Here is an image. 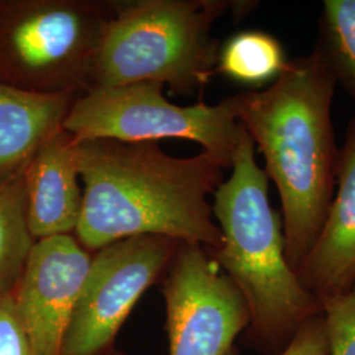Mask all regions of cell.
<instances>
[{
	"label": "cell",
	"instance_id": "1",
	"mask_svg": "<svg viewBox=\"0 0 355 355\" xmlns=\"http://www.w3.org/2000/svg\"><path fill=\"white\" fill-rule=\"evenodd\" d=\"M83 208L74 237L89 253L136 236L223 245L208 195L224 182V165L202 152L168 155L155 141H76Z\"/></svg>",
	"mask_w": 355,
	"mask_h": 355
},
{
	"label": "cell",
	"instance_id": "2",
	"mask_svg": "<svg viewBox=\"0 0 355 355\" xmlns=\"http://www.w3.org/2000/svg\"><path fill=\"white\" fill-rule=\"evenodd\" d=\"M337 80L316 49L267 89L239 94V119L279 191L286 257L297 274L324 227L340 149L330 117Z\"/></svg>",
	"mask_w": 355,
	"mask_h": 355
},
{
	"label": "cell",
	"instance_id": "3",
	"mask_svg": "<svg viewBox=\"0 0 355 355\" xmlns=\"http://www.w3.org/2000/svg\"><path fill=\"white\" fill-rule=\"evenodd\" d=\"M232 170L212 205L223 245L208 253L248 304V346L261 354L279 355L305 321L322 313L321 302L287 261L282 217L270 204L268 178L255 162L246 129Z\"/></svg>",
	"mask_w": 355,
	"mask_h": 355
},
{
	"label": "cell",
	"instance_id": "4",
	"mask_svg": "<svg viewBox=\"0 0 355 355\" xmlns=\"http://www.w3.org/2000/svg\"><path fill=\"white\" fill-rule=\"evenodd\" d=\"M255 1H117L96 54L89 89L157 82L173 94L195 95L216 74L221 44L212 35L228 11H252ZM87 91V92H89Z\"/></svg>",
	"mask_w": 355,
	"mask_h": 355
},
{
	"label": "cell",
	"instance_id": "5",
	"mask_svg": "<svg viewBox=\"0 0 355 355\" xmlns=\"http://www.w3.org/2000/svg\"><path fill=\"white\" fill-rule=\"evenodd\" d=\"M117 1L36 0L0 11V82L82 95Z\"/></svg>",
	"mask_w": 355,
	"mask_h": 355
},
{
	"label": "cell",
	"instance_id": "6",
	"mask_svg": "<svg viewBox=\"0 0 355 355\" xmlns=\"http://www.w3.org/2000/svg\"><path fill=\"white\" fill-rule=\"evenodd\" d=\"M162 89L164 85L157 82L91 89L76 98L64 129L76 141L184 139L202 145L203 152L225 168L232 167L245 133L239 119V94L216 105L180 107L168 102Z\"/></svg>",
	"mask_w": 355,
	"mask_h": 355
},
{
	"label": "cell",
	"instance_id": "7",
	"mask_svg": "<svg viewBox=\"0 0 355 355\" xmlns=\"http://www.w3.org/2000/svg\"><path fill=\"white\" fill-rule=\"evenodd\" d=\"M180 242L164 236H136L92 253L61 355L110 352L133 306L168 268Z\"/></svg>",
	"mask_w": 355,
	"mask_h": 355
},
{
	"label": "cell",
	"instance_id": "8",
	"mask_svg": "<svg viewBox=\"0 0 355 355\" xmlns=\"http://www.w3.org/2000/svg\"><path fill=\"white\" fill-rule=\"evenodd\" d=\"M162 293L168 355H227L250 322L240 290L196 242H180Z\"/></svg>",
	"mask_w": 355,
	"mask_h": 355
},
{
	"label": "cell",
	"instance_id": "9",
	"mask_svg": "<svg viewBox=\"0 0 355 355\" xmlns=\"http://www.w3.org/2000/svg\"><path fill=\"white\" fill-rule=\"evenodd\" d=\"M91 258L73 234L35 242L13 292L32 355H61Z\"/></svg>",
	"mask_w": 355,
	"mask_h": 355
},
{
	"label": "cell",
	"instance_id": "10",
	"mask_svg": "<svg viewBox=\"0 0 355 355\" xmlns=\"http://www.w3.org/2000/svg\"><path fill=\"white\" fill-rule=\"evenodd\" d=\"M336 182L324 227L297 270L318 300L343 295L355 283V117L338 153Z\"/></svg>",
	"mask_w": 355,
	"mask_h": 355
},
{
	"label": "cell",
	"instance_id": "11",
	"mask_svg": "<svg viewBox=\"0 0 355 355\" xmlns=\"http://www.w3.org/2000/svg\"><path fill=\"white\" fill-rule=\"evenodd\" d=\"M79 177L76 139L62 129L24 171L26 224L35 241L76 232L83 208Z\"/></svg>",
	"mask_w": 355,
	"mask_h": 355
},
{
	"label": "cell",
	"instance_id": "12",
	"mask_svg": "<svg viewBox=\"0 0 355 355\" xmlns=\"http://www.w3.org/2000/svg\"><path fill=\"white\" fill-rule=\"evenodd\" d=\"M79 95H46L0 82V180L23 170L38 149L64 129Z\"/></svg>",
	"mask_w": 355,
	"mask_h": 355
},
{
	"label": "cell",
	"instance_id": "13",
	"mask_svg": "<svg viewBox=\"0 0 355 355\" xmlns=\"http://www.w3.org/2000/svg\"><path fill=\"white\" fill-rule=\"evenodd\" d=\"M287 60L279 41L262 31H243L221 46L216 73L253 87L272 83L283 73Z\"/></svg>",
	"mask_w": 355,
	"mask_h": 355
},
{
	"label": "cell",
	"instance_id": "14",
	"mask_svg": "<svg viewBox=\"0 0 355 355\" xmlns=\"http://www.w3.org/2000/svg\"><path fill=\"white\" fill-rule=\"evenodd\" d=\"M24 171L0 180V293L15 292L36 242L26 224Z\"/></svg>",
	"mask_w": 355,
	"mask_h": 355
},
{
	"label": "cell",
	"instance_id": "15",
	"mask_svg": "<svg viewBox=\"0 0 355 355\" xmlns=\"http://www.w3.org/2000/svg\"><path fill=\"white\" fill-rule=\"evenodd\" d=\"M316 51L355 102V0H325Z\"/></svg>",
	"mask_w": 355,
	"mask_h": 355
},
{
	"label": "cell",
	"instance_id": "16",
	"mask_svg": "<svg viewBox=\"0 0 355 355\" xmlns=\"http://www.w3.org/2000/svg\"><path fill=\"white\" fill-rule=\"evenodd\" d=\"M321 302L329 355H355V283L343 295Z\"/></svg>",
	"mask_w": 355,
	"mask_h": 355
},
{
	"label": "cell",
	"instance_id": "17",
	"mask_svg": "<svg viewBox=\"0 0 355 355\" xmlns=\"http://www.w3.org/2000/svg\"><path fill=\"white\" fill-rule=\"evenodd\" d=\"M0 355H32L13 293H0Z\"/></svg>",
	"mask_w": 355,
	"mask_h": 355
},
{
	"label": "cell",
	"instance_id": "18",
	"mask_svg": "<svg viewBox=\"0 0 355 355\" xmlns=\"http://www.w3.org/2000/svg\"><path fill=\"white\" fill-rule=\"evenodd\" d=\"M329 353L328 334L321 313L305 321L279 355H329ZM227 355H241V353L233 346Z\"/></svg>",
	"mask_w": 355,
	"mask_h": 355
},
{
	"label": "cell",
	"instance_id": "19",
	"mask_svg": "<svg viewBox=\"0 0 355 355\" xmlns=\"http://www.w3.org/2000/svg\"><path fill=\"white\" fill-rule=\"evenodd\" d=\"M103 355H127L125 353H121V352H117V350H114V347L110 350V352H107L105 354Z\"/></svg>",
	"mask_w": 355,
	"mask_h": 355
}]
</instances>
